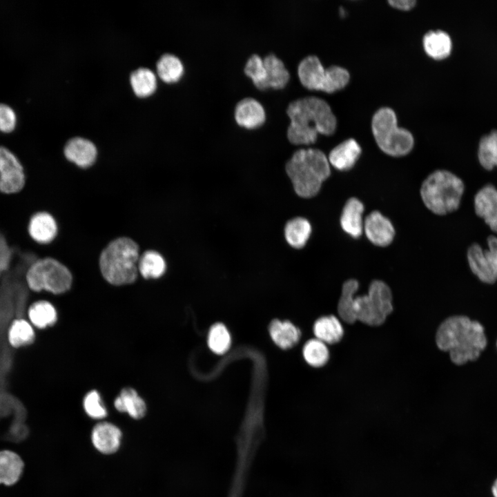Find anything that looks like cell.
Wrapping results in <instances>:
<instances>
[{
	"label": "cell",
	"mask_w": 497,
	"mask_h": 497,
	"mask_svg": "<svg viewBox=\"0 0 497 497\" xmlns=\"http://www.w3.org/2000/svg\"><path fill=\"white\" fill-rule=\"evenodd\" d=\"M371 130L378 146L388 155L402 157L413 148L412 134L408 130L398 127L396 113L390 108L383 107L375 113L371 120Z\"/></svg>",
	"instance_id": "8992f818"
},
{
	"label": "cell",
	"mask_w": 497,
	"mask_h": 497,
	"mask_svg": "<svg viewBox=\"0 0 497 497\" xmlns=\"http://www.w3.org/2000/svg\"><path fill=\"white\" fill-rule=\"evenodd\" d=\"M266 70V89H282L289 82L291 74L284 61L273 52L263 56Z\"/></svg>",
	"instance_id": "ffe728a7"
},
{
	"label": "cell",
	"mask_w": 497,
	"mask_h": 497,
	"mask_svg": "<svg viewBox=\"0 0 497 497\" xmlns=\"http://www.w3.org/2000/svg\"><path fill=\"white\" fill-rule=\"evenodd\" d=\"M359 282L355 279L345 281L342 286L341 295L338 303V313L340 318L346 323L353 324L356 321L353 304Z\"/></svg>",
	"instance_id": "4316f807"
},
{
	"label": "cell",
	"mask_w": 497,
	"mask_h": 497,
	"mask_svg": "<svg viewBox=\"0 0 497 497\" xmlns=\"http://www.w3.org/2000/svg\"><path fill=\"white\" fill-rule=\"evenodd\" d=\"M269 332L273 342L282 349L292 347L300 338V330L289 321L273 320L270 324Z\"/></svg>",
	"instance_id": "83f0119b"
},
{
	"label": "cell",
	"mask_w": 497,
	"mask_h": 497,
	"mask_svg": "<svg viewBox=\"0 0 497 497\" xmlns=\"http://www.w3.org/2000/svg\"><path fill=\"white\" fill-rule=\"evenodd\" d=\"M436 342L439 349L449 352L451 362L457 365L476 360L487 344L483 325L464 315L445 320L438 328Z\"/></svg>",
	"instance_id": "7a4b0ae2"
},
{
	"label": "cell",
	"mask_w": 497,
	"mask_h": 497,
	"mask_svg": "<svg viewBox=\"0 0 497 497\" xmlns=\"http://www.w3.org/2000/svg\"><path fill=\"white\" fill-rule=\"evenodd\" d=\"M34 337L32 327L24 320H15L8 333L9 342L14 347H19L32 342Z\"/></svg>",
	"instance_id": "d590c367"
},
{
	"label": "cell",
	"mask_w": 497,
	"mask_h": 497,
	"mask_svg": "<svg viewBox=\"0 0 497 497\" xmlns=\"http://www.w3.org/2000/svg\"><path fill=\"white\" fill-rule=\"evenodd\" d=\"M388 3L395 8L409 10L414 7L416 1L415 0H389Z\"/></svg>",
	"instance_id": "ab89813d"
},
{
	"label": "cell",
	"mask_w": 497,
	"mask_h": 497,
	"mask_svg": "<svg viewBox=\"0 0 497 497\" xmlns=\"http://www.w3.org/2000/svg\"><path fill=\"white\" fill-rule=\"evenodd\" d=\"M139 247L128 237H119L111 240L101 251L99 266L101 275L115 286L130 284L138 276Z\"/></svg>",
	"instance_id": "277c9868"
},
{
	"label": "cell",
	"mask_w": 497,
	"mask_h": 497,
	"mask_svg": "<svg viewBox=\"0 0 497 497\" xmlns=\"http://www.w3.org/2000/svg\"><path fill=\"white\" fill-rule=\"evenodd\" d=\"M231 341L230 333L224 324L217 323L211 328L208 335V344L214 353H225L230 347Z\"/></svg>",
	"instance_id": "e575fe53"
},
{
	"label": "cell",
	"mask_w": 497,
	"mask_h": 497,
	"mask_svg": "<svg viewBox=\"0 0 497 497\" xmlns=\"http://www.w3.org/2000/svg\"><path fill=\"white\" fill-rule=\"evenodd\" d=\"M28 315L32 323L39 328L51 326L57 320L55 307L46 301L34 303L29 309Z\"/></svg>",
	"instance_id": "1f68e13d"
},
{
	"label": "cell",
	"mask_w": 497,
	"mask_h": 497,
	"mask_svg": "<svg viewBox=\"0 0 497 497\" xmlns=\"http://www.w3.org/2000/svg\"><path fill=\"white\" fill-rule=\"evenodd\" d=\"M17 115L14 109L9 105L0 103V131L11 133L17 126Z\"/></svg>",
	"instance_id": "74e56055"
},
{
	"label": "cell",
	"mask_w": 497,
	"mask_h": 497,
	"mask_svg": "<svg viewBox=\"0 0 497 497\" xmlns=\"http://www.w3.org/2000/svg\"><path fill=\"white\" fill-rule=\"evenodd\" d=\"M312 231L308 220L297 217L289 220L284 226V237L293 248H302L309 240Z\"/></svg>",
	"instance_id": "603a6c76"
},
{
	"label": "cell",
	"mask_w": 497,
	"mask_h": 497,
	"mask_svg": "<svg viewBox=\"0 0 497 497\" xmlns=\"http://www.w3.org/2000/svg\"><path fill=\"white\" fill-rule=\"evenodd\" d=\"M243 72L257 89L265 90L266 70L263 58L257 53L251 54L246 61Z\"/></svg>",
	"instance_id": "836d02e7"
},
{
	"label": "cell",
	"mask_w": 497,
	"mask_h": 497,
	"mask_svg": "<svg viewBox=\"0 0 497 497\" xmlns=\"http://www.w3.org/2000/svg\"><path fill=\"white\" fill-rule=\"evenodd\" d=\"M121 438V430L115 425L107 422L97 424L91 433L93 445L104 454L116 452L119 448Z\"/></svg>",
	"instance_id": "d6986e66"
},
{
	"label": "cell",
	"mask_w": 497,
	"mask_h": 497,
	"mask_svg": "<svg viewBox=\"0 0 497 497\" xmlns=\"http://www.w3.org/2000/svg\"><path fill=\"white\" fill-rule=\"evenodd\" d=\"M233 115L239 126L248 130L261 126L266 119L264 105L260 100L251 96L244 97L237 102Z\"/></svg>",
	"instance_id": "4fadbf2b"
},
{
	"label": "cell",
	"mask_w": 497,
	"mask_h": 497,
	"mask_svg": "<svg viewBox=\"0 0 497 497\" xmlns=\"http://www.w3.org/2000/svg\"><path fill=\"white\" fill-rule=\"evenodd\" d=\"M28 236L36 243L48 244L57 235L58 225L55 217L49 212L40 211L34 213L27 224Z\"/></svg>",
	"instance_id": "5bb4252c"
},
{
	"label": "cell",
	"mask_w": 497,
	"mask_h": 497,
	"mask_svg": "<svg viewBox=\"0 0 497 497\" xmlns=\"http://www.w3.org/2000/svg\"><path fill=\"white\" fill-rule=\"evenodd\" d=\"M65 157L81 168H87L96 161L97 150L95 144L82 137H74L66 144L64 148Z\"/></svg>",
	"instance_id": "2e32d148"
},
{
	"label": "cell",
	"mask_w": 497,
	"mask_h": 497,
	"mask_svg": "<svg viewBox=\"0 0 497 497\" xmlns=\"http://www.w3.org/2000/svg\"><path fill=\"white\" fill-rule=\"evenodd\" d=\"M303 356L309 365L320 367L329 360V351L324 342L317 338L311 339L303 347Z\"/></svg>",
	"instance_id": "d6a6232c"
},
{
	"label": "cell",
	"mask_w": 497,
	"mask_h": 497,
	"mask_svg": "<svg viewBox=\"0 0 497 497\" xmlns=\"http://www.w3.org/2000/svg\"><path fill=\"white\" fill-rule=\"evenodd\" d=\"M297 74L306 88L328 93L342 89L350 79L347 69L338 66L324 68L318 57L314 55H307L300 61Z\"/></svg>",
	"instance_id": "52a82bcc"
},
{
	"label": "cell",
	"mask_w": 497,
	"mask_h": 497,
	"mask_svg": "<svg viewBox=\"0 0 497 497\" xmlns=\"http://www.w3.org/2000/svg\"><path fill=\"white\" fill-rule=\"evenodd\" d=\"M330 166L324 152L308 148L295 150L285 169L295 193L302 198H311L320 192L322 183L331 175Z\"/></svg>",
	"instance_id": "3957f363"
},
{
	"label": "cell",
	"mask_w": 497,
	"mask_h": 497,
	"mask_svg": "<svg viewBox=\"0 0 497 497\" xmlns=\"http://www.w3.org/2000/svg\"><path fill=\"white\" fill-rule=\"evenodd\" d=\"M488 248L474 243L468 248L467 257L472 273L483 282L493 284L497 280V237L487 238Z\"/></svg>",
	"instance_id": "30bf717a"
},
{
	"label": "cell",
	"mask_w": 497,
	"mask_h": 497,
	"mask_svg": "<svg viewBox=\"0 0 497 497\" xmlns=\"http://www.w3.org/2000/svg\"><path fill=\"white\" fill-rule=\"evenodd\" d=\"M83 405L86 413L93 419H102L107 416L106 409L97 391H89L84 397Z\"/></svg>",
	"instance_id": "8d00e7d4"
},
{
	"label": "cell",
	"mask_w": 497,
	"mask_h": 497,
	"mask_svg": "<svg viewBox=\"0 0 497 497\" xmlns=\"http://www.w3.org/2000/svg\"><path fill=\"white\" fill-rule=\"evenodd\" d=\"M316 338L325 344H335L344 335V328L340 320L335 315L323 316L318 319L313 326Z\"/></svg>",
	"instance_id": "7402d4cb"
},
{
	"label": "cell",
	"mask_w": 497,
	"mask_h": 497,
	"mask_svg": "<svg viewBox=\"0 0 497 497\" xmlns=\"http://www.w3.org/2000/svg\"><path fill=\"white\" fill-rule=\"evenodd\" d=\"M26 180L20 159L8 148L0 145V193H19L25 188Z\"/></svg>",
	"instance_id": "8fae6325"
},
{
	"label": "cell",
	"mask_w": 497,
	"mask_h": 497,
	"mask_svg": "<svg viewBox=\"0 0 497 497\" xmlns=\"http://www.w3.org/2000/svg\"><path fill=\"white\" fill-rule=\"evenodd\" d=\"M363 232L371 243L380 247L390 245L396 234L391 220L378 211L371 212L365 217Z\"/></svg>",
	"instance_id": "7c38bea8"
},
{
	"label": "cell",
	"mask_w": 497,
	"mask_h": 497,
	"mask_svg": "<svg viewBox=\"0 0 497 497\" xmlns=\"http://www.w3.org/2000/svg\"><path fill=\"white\" fill-rule=\"evenodd\" d=\"M114 405L117 410L126 412L135 419L143 418L146 411L144 400L132 388L124 389L115 398Z\"/></svg>",
	"instance_id": "cb8c5ba5"
},
{
	"label": "cell",
	"mask_w": 497,
	"mask_h": 497,
	"mask_svg": "<svg viewBox=\"0 0 497 497\" xmlns=\"http://www.w3.org/2000/svg\"><path fill=\"white\" fill-rule=\"evenodd\" d=\"M166 262L162 255L155 250H147L140 255L138 271L145 279H157L166 272Z\"/></svg>",
	"instance_id": "484cf974"
},
{
	"label": "cell",
	"mask_w": 497,
	"mask_h": 497,
	"mask_svg": "<svg viewBox=\"0 0 497 497\" xmlns=\"http://www.w3.org/2000/svg\"><path fill=\"white\" fill-rule=\"evenodd\" d=\"M23 462L16 453L0 451V483L12 485L17 483L23 471Z\"/></svg>",
	"instance_id": "d4e9b609"
},
{
	"label": "cell",
	"mask_w": 497,
	"mask_h": 497,
	"mask_svg": "<svg viewBox=\"0 0 497 497\" xmlns=\"http://www.w3.org/2000/svg\"><path fill=\"white\" fill-rule=\"evenodd\" d=\"M362 153L359 144L352 138L347 139L335 146L327 157L330 165L340 171L351 169Z\"/></svg>",
	"instance_id": "ac0fdd59"
},
{
	"label": "cell",
	"mask_w": 497,
	"mask_h": 497,
	"mask_svg": "<svg viewBox=\"0 0 497 497\" xmlns=\"http://www.w3.org/2000/svg\"><path fill=\"white\" fill-rule=\"evenodd\" d=\"M130 80L134 92L139 97H148L156 89V77L154 72L148 68H140L133 71Z\"/></svg>",
	"instance_id": "4dcf8cb0"
},
{
	"label": "cell",
	"mask_w": 497,
	"mask_h": 497,
	"mask_svg": "<svg viewBox=\"0 0 497 497\" xmlns=\"http://www.w3.org/2000/svg\"><path fill=\"white\" fill-rule=\"evenodd\" d=\"M465 191L462 179L446 170H437L422 182L420 195L425 206L433 213L445 215L456 211Z\"/></svg>",
	"instance_id": "5b68a950"
},
{
	"label": "cell",
	"mask_w": 497,
	"mask_h": 497,
	"mask_svg": "<svg viewBox=\"0 0 497 497\" xmlns=\"http://www.w3.org/2000/svg\"><path fill=\"white\" fill-rule=\"evenodd\" d=\"M489 493L491 497H497V476H496L491 482Z\"/></svg>",
	"instance_id": "60d3db41"
},
{
	"label": "cell",
	"mask_w": 497,
	"mask_h": 497,
	"mask_svg": "<svg viewBox=\"0 0 497 497\" xmlns=\"http://www.w3.org/2000/svg\"><path fill=\"white\" fill-rule=\"evenodd\" d=\"M26 280L34 291H46L61 294L68 291L72 283L70 269L52 257L37 258L27 269Z\"/></svg>",
	"instance_id": "ba28073f"
},
{
	"label": "cell",
	"mask_w": 497,
	"mask_h": 497,
	"mask_svg": "<svg viewBox=\"0 0 497 497\" xmlns=\"http://www.w3.org/2000/svg\"><path fill=\"white\" fill-rule=\"evenodd\" d=\"M478 159L485 170H491L497 167V130H492L489 134L480 138Z\"/></svg>",
	"instance_id": "f1b7e54d"
},
{
	"label": "cell",
	"mask_w": 497,
	"mask_h": 497,
	"mask_svg": "<svg viewBox=\"0 0 497 497\" xmlns=\"http://www.w3.org/2000/svg\"><path fill=\"white\" fill-rule=\"evenodd\" d=\"M392 301L389 286L379 280L372 281L367 294L355 297L353 311L356 321L369 326L382 324L393 311Z\"/></svg>",
	"instance_id": "9c48e42d"
},
{
	"label": "cell",
	"mask_w": 497,
	"mask_h": 497,
	"mask_svg": "<svg viewBox=\"0 0 497 497\" xmlns=\"http://www.w3.org/2000/svg\"><path fill=\"white\" fill-rule=\"evenodd\" d=\"M422 42L425 52L436 60L447 58L452 49L451 37L446 32L440 30L427 32Z\"/></svg>",
	"instance_id": "44dd1931"
},
{
	"label": "cell",
	"mask_w": 497,
	"mask_h": 497,
	"mask_svg": "<svg viewBox=\"0 0 497 497\" xmlns=\"http://www.w3.org/2000/svg\"><path fill=\"white\" fill-rule=\"evenodd\" d=\"M364 204L357 197L349 198L345 202L340 217V224L344 233L353 238L361 237L363 233Z\"/></svg>",
	"instance_id": "e0dca14e"
},
{
	"label": "cell",
	"mask_w": 497,
	"mask_h": 497,
	"mask_svg": "<svg viewBox=\"0 0 497 497\" xmlns=\"http://www.w3.org/2000/svg\"><path fill=\"white\" fill-rule=\"evenodd\" d=\"M474 209L490 229L497 233V189L494 186L485 185L477 192L474 197Z\"/></svg>",
	"instance_id": "9a60e30c"
},
{
	"label": "cell",
	"mask_w": 497,
	"mask_h": 497,
	"mask_svg": "<svg viewBox=\"0 0 497 497\" xmlns=\"http://www.w3.org/2000/svg\"><path fill=\"white\" fill-rule=\"evenodd\" d=\"M14 256V249L7 237L0 232V275L8 269Z\"/></svg>",
	"instance_id": "f35d334b"
},
{
	"label": "cell",
	"mask_w": 497,
	"mask_h": 497,
	"mask_svg": "<svg viewBox=\"0 0 497 497\" xmlns=\"http://www.w3.org/2000/svg\"><path fill=\"white\" fill-rule=\"evenodd\" d=\"M157 72L160 79L166 83H175L184 73V66L180 59L173 54H165L157 64Z\"/></svg>",
	"instance_id": "f546056e"
},
{
	"label": "cell",
	"mask_w": 497,
	"mask_h": 497,
	"mask_svg": "<svg viewBox=\"0 0 497 497\" xmlns=\"http://www.w3.org/2000/svg\"><path fill=\"white\" fill-rule=\"evenodd\" d=\"M289 119L286 136L295 145H309L315 142L318 134L331 135L336 129L337 120L329 104L315 96H307L291 101L286 110Z\"/></svg>",
	"instance_id": "6da1fadb"
}]
</instances>
